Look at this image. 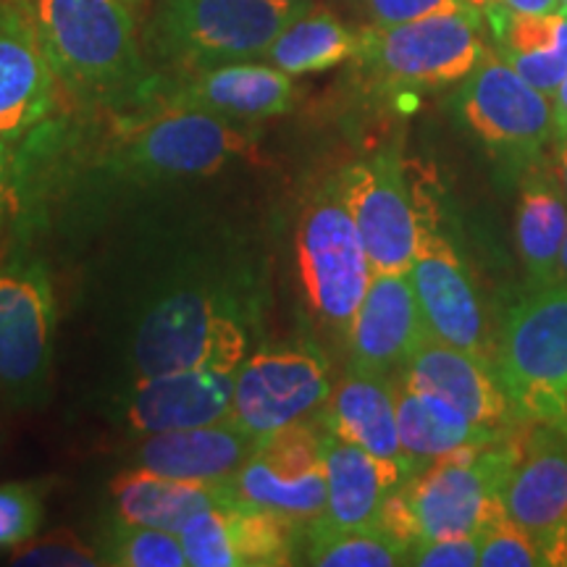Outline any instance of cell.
I'll return each mask as SVG.
<instances>
[{
  "label": "cell",
  "mask_w": 567,
  "mask_h": 567,
  "mask_svg": "<svg viewBox=\"0 0 567 567\" xmlns=\"http://www.w3.org/2000/svg\"><path fill=\"white\" fill-rule=\"evenodd\" d=\"M264 284L245 264H189L142 297L126 334L130 379L193 368H237L252 352Z\"/></svg>",
  "instance_id": "cell-1"
},
{
  "label": "cell",
  "mask_w": 567,
  "mask_h": 567,
  "mask_svg": "<svg viewBox=\"0 0 567 567\" xmlns=\"http://www.w3.org/2000/svg\"><path fill=\"white\" fill-rule=\"evenodd\" d=\"M61 90L92 105H140L161 95L142 59L137 13L124 0H27Z\"/></svg>",
  "instance_id": "cell-2"
},
{
  "label": "cell",
  "mask_w": 567,
  "mask_h": 567,
  "mask_svg": "<svg viewBox=\"0 0 567 567\" xmlns=\"http://www.w3.org/2000/svg\"><path fill=\"white\" fill-rule=\"evenodd\" d=\"M520 444L499 439L421 465L381 507L379 526L408 549L423 538L478 534L502 513L499 488Z\"/></svg>",
  "instance_id": "cell-3"
},
{
  "label": "cell",
  "mask_w": 567,
  "mask_h": 567,
  "mask_svg": "<svg viewBox=\"0 0 567 567\" xmlns=\"http://www.w3.org/2000/svg\"><path fill=\"white\" fill-rule=\"evenodd\" d=\"M310 6L313 0H158L153 51L179 74L255 61Z\"/></svg>",
  "instance_id": "cell-4"
},
{
  "label": "cell",
  "mask_w": 567,
  "mask_h": 567,
  "mask_svg": "<svg viewBox=\"0 0 567 567\" xmlns=\"http://www.w3.org/2000/svg\"><path fill=\"white\" fill-rule=\"evenodd\" d=\"M496 375L523 421L567 434V287L534 289L505 316Z\"/></svg>",
  "instance_id": "cell-5"
},
{
  "label": "cell",
  "mask_w": 567,
  "mask_h": 567,
  "mask_svg": "<svg viewBox=\"0 0 567 567\" xmlns=\"http://www.w3.org/2000/svg\"><path fill=\"white\" fill-rule=\"evenodd\" d=\"M484 9L434 13L408 24L363 27L354 61L386 90H423L463 82L484 61Z\"/></svg>",
  "instance_id": "cell-6"
},
{
  "label": "cell",
  "mask_w": 567,
  "mask_h": 567,
  "mask_svg": "<svg viewBox=\"0 0 567 567\" xmlns=\"http://www.w3.org/2000/svg\"><path fill=\"white\" fill-rule=\"evenodd\" d=\"M295 252L297 274L310 310L331 331L347 337L371 284L373 268L358 226L344 205L337 176L321 184L302 208Z\"/></svg>",
  "instance_id": "cell-7"
},
{
  "label": "cell",
  "mask_w": 567,
  "mask_h": 567,
  "mask_svg": "<svg viewBox=\"0 0 567 567\" xmlns=\"http://www.w3.org/2000/svg\"><path fill=\"white\" fill-rule=\"evenodd\" d=\"M55 316L53 279L45 264L24 252L0 260V396L13 408L45 402Z\"/></svg>",
  "instance_id": "cell-8"
},
{
  "label": "cell",
  "mask_w": 567,
  "mask_h": 567,
  "mask_svg": "<svg viewBox=\"0 0 567 567\" xmlns=\"http://www.w3.org/2000/svg\"><path fill=\"white\" fill-rule=\"evenodd\" d=\"M334 389L326 352L313 342L252 350L237 365L231 421L258 436L318 421Z\"/></svg>",
  "instance_id": "cell-9"
},
{
  "label": "cell",
  "mask_w": 567,
  "mask_h": 567,
  "mask_svg": "<svg viewBox=\"0 0 567 567\" xmlns=\"http://www.w3.org/2000/svg\"><path fill=\"white\" fill-rule=\"evenodd\" d=\"M247 126L200 111L161 109L126 134L118 166L145 179H203L250 158L255 137Z\"/></svg>",
  "instance_id": "cell-10"
},
{
  "label": "cell",
  "mask_w": 567,
  "mask_h": 567,
  "mask_svg": "<svg viewBox=\"0 0 567 567\" xmlns=\"http://www.w3.org/2000/svg\"><path fill=\"white\" fill-rule=\"evenodd\" d=\"M457 109L467 130L517 168H528L555 132L549 97L492 51L463 80Z\"/></svg>",
  "instance_id": "cell-11"
},
{
  "label": "cell",
  "mask_w": 567,
  "mask_h": 567,
  "mask_svg": "<svg viewBox=\"0 0 567 567\" xmlns=\"http://www.w3.org/2000/svg\"><path fill=\"white\" fill-rule=\"evenodd\" d=\"M234 502L310 528L326 515L321 425L300 423L266 436L260 450L226 481Z\"/></svg>",
  "instance_id": "cell-12"
},
{
  "label": "cell",
  "mask_w": 567,
  "mask_h": 567,
  "mask_svg": "<svg viewBox=\"0 0 567 567\" xmlns=\"http://www.w3.org/2000/svg\"><path fill=\"white\" fill-rule=\"evenodd\" d=\"M337 179L373 274H408L421 243V216L410 200L396 145L352 163Z\"/></svg>",
  "instance_id": "cell-13"
},
{
  "label": "cell",
  "mask_w": 567,
  "mask_h": 567,
  "mask_svg": "<svg viewBox=\"0 0 567 567\" xmlns=\"http://www.w3.org/2000/svg\"><path fill=\"white\" fill-rule=\"evenodd\" d=\"M502 509L534 542L544 565H567V434L542 425L520 444L499 488Z\"/></svg>",
  "instance_id": "cell-14"
},
{
  "label": "cell",
  "mask_w": 567,
  "mask_h": 567,
  "mask_svg": "<svg viewBox=\"0 0 567 567\" xmlns=\"http://www.w3.org/2000/svg\"><path fill=\"white\" fill-rule=\"evenodd\" d=\"M237 368H193L130 379L118 392V421L132 434L197 429L231 417Z\"/></svg>",
  "instance_id": "cell-15"
},
{
  "label": "cell",
  "mask_w": 567,
  "mask_h": 567,
  "mask_svg": "<svg viewBox=\"0 0 567 567\" xmlns=\"http://www.w3.org/2000/svg\"><path fill=\"white\" fill-rule=\"evenodd\" d=\"M295 76L271 63L234 61L161 84V109L200 111L237 124H258L292 111Z\"/></svg>",
  "instance_id": "cell-16"
},
{
  "label": "cell",
  "mask_w": 567,
  "mask_h": 567,
  "mask_svg": "<svg viewBox=\"0 0 567 567\" xmlns=\"http://www.w3.org/2000/svg\"><path fill=\"white\" fill-rule=\"evenodd\" d=\"M302 526L266 509L213 507L179 530L189 567H284L292 565Z\"/></svg>",
  "instance_id": "cell-17"
},
{
  "label": "cell",
  "mask_w": 567,
  "mask_h": 567,
  "mask_svg": "<svg viewBox=\"0 0 567 567\" xmlns=\"http://www.w3.org/2000/svg\"><path fill=\"white\" fill-rule=\"evenodd\" d=\"M27 0H0V140L13 142L40 126L61 95Z\"/></svg>",
  "instance_id": "cell-18"
},
{
  "label": "cell",
  "mask_w": 567,
  "mask_h": 567,
  "mask_svg": "<svg viewBox=\"0 0 567 567\" xmlns=\"http://www.w3.org/2000/svg\"><path fill=\"white\" fill-rule=\"evenodd\" d=\"M408 276L431 334L486 358V318L476 284L460 252L434 226L421 221V243Z\"/></svg>",
  "instance_id": "cell-19"
},
{
  "label": "cell",
  "mask_w": 567,
  "mask_h": 567,
  "mask_svg": "<svg viewBox=\"0 0 567 567\" xmlns=\"http://www.w3.org/2000/svg\"><path fill=\"white\" fill-rule=\"evenodd\" d=\"M400 381L417 392L442 396L473 423L486 425L496 434H507L517 417L502 389L499 375L484 354L446 344L431 331L417 342L408 363L402 365Z\"/></svg>",
  "instance_id": "cell-20"
},
{
  "label": "cell",
  "mask_w": 567,
  "mask_h": 567,
  "mask_svg": "<svg viewBox=\"0 0 567 567\" xmlns=\"http://www.w3.org/2000/svg\"><path fill=\"white\" fill-rule=\"evenodd\" d=\"M429 334L408 274H373L354 313L347 344L350 365L389 373L408 363L417 342Z\"/></svg>",
  "instance_id": "cell-21"
},
{
  "label": "cell",
  "mask_w": 567,
  "mask_h": 567,
  "mask_svg": "<svg viewBox=\"0 0 567 567\" xmlns=\"http://www.w3.org/2000/svg\"><path fill=\"white\" fill-rule=\"evenodd\" d=\"M264 439L226 417L197 429L140 436L132 450V463L158 476L226 484L260 450Z\"/></svg>",
  "instance_id": "cell-22"
},
{
  "label": "cell",
  "mask_w": 567,
  "mask_h": 567,
  "mask_svg": "<svg viewBox=\"0 0 567 567\" xmlns=\"http://www.w3.org/2000/svg\"><path fill=\"white\" fill-rule=\"evenodd\" d=\"M321 455L326 471V515L318 523L329 528L379 526L386 496L413 476L410 467L373 457L363 446L347 442L323 425Z\"/></svg>",
  "instance_id": "cell-23"
},
{
  "label": "cell",
  "mask_w": 567,
  "mask_h": 567,
  "mask_svg": "<svg viewBox=\"0 0 567 567\" xmlns=\"http://www.w3.org/2000/svg\"><path fill=\"white\" fill-rule=\"evenodd\" d=\"M318 423L347 442L363 446L373 457L405 465L413 473L417 471L402 452L396 425V381L389 373L350 365V371L331 389Z\"/></svg>",
  "instance_id": "cell-24"
},
{
  "label": "cell",
  "mask_w": 567,
  "mask_h": 567,
  "mask_svg": "<svg viewBox=\"0 0 567 567\" xmlns=\"http://www.w3.org/2000/svg\"><path fill=\"white\" fill-rule=\"evenodd\" d=\"M113 517L134 526L163 528L179 534L193 517L234 502L226 484L168 478L145 467L118 473L109 484Z\"/></svg>",
  "instance_id": "cell-25"
},
{
  "label": "cell",
  "mask_w": 567,
  "mask_h": 567,
  "mask_svg": "<svg viewBox=\"0 0 567 567\" xmlns=\"http://www.w3.org/2000/svg\"><path fill=\"white\" fill-rule=\"evenodd\" d=\"M484 19L496 53L530 87L555 97L567 76V13H515L499 3H486Z\"/></svg>",
  "instance_id": "cell-26"
},
{
  "label": "cell",
  "mask_w": 567,
  "mask_h": 567,
  "mask_svg": "<svg viewBox=\"0 0 567 567\" xmlns=\"http://www.w3.org/2000/svg\"><path fill=\"white\" fill-rule=\"evenodd\" d=\"M396 425H400L402 452L415 467L452 455V452L486 446L507 436L473 423L442 396L417 392L402 381H396Z\"/></svg>",
  "instance_id": "cell-27"
},
{
  "label": "cell",
  "mask_w": 567,
  "mask_h": 567,
  "mask_svg": "<svg viewBox=\"0 0 567 567\" xmlns=\"http://www.w3.org/2000/svg\"><path fill=\"white\" fill-rule=\"evenodd\" d=\"M567 231L565 189L547 172H534L523 184L515 210V239L534 289L557 284V260Z\"/></svg>",
  "instance_id": "cell-28"
},
{
  "label": "cell",
  "mask_w": 567,
  "mask_h": 567,
  "mask_svg": "<svg viewBox=\"0 0 567 567\" xmlns=\"http://www.w3.org/2000/svg\"><path fill=\"white\" fill-rule=\"evenodd\" d=\"M354 51H358V32H352L334 11L310 6L276 34L260 59L281 69L284 74L305 76L354 59Z\"/></svg>",
  "instance_id": "cell-29"
},
{
  "label": "cell",
  "mask_w": 567,
  "mask_h": 567,
  "mask_svg": "<svg viewBox=\"0 0 567 567\" xmlns=\"http://www.w3.org/2000/svg\"><path fill=\"white\" fill-rule=\"evenodd\" d=\"M408 544L381 526L329 528L323 523L308 528L305 563L318 567H394L405 565Z\"/></svg>",
  "instance_id": "cell-30"
},
{
  "label": "cell",
  "mask_w": 567,
  "mask_h": 567,
  "mask_svg": "<svg viewBox=\"0 0 567 567\" xmlns=\"http://www.w3.org/2000/svg\"><path fill=\"white\" fill-rule=\"evenodd\" d=\"M101 565L118 567H189L179 534L113 520L97 538Z\"/></svg>",
  "instance_id": "cell-31"
},
{
  "label": "cell",
  "mask_w": 567,
  "mask_h": 567,
  "mask_svg": "<svg viewBox=\"0 0 567 567\" xmlns=\"http://www.w3.org/2000/svg\"><path fill=\"white\" fill-rule=\"evenodd\" d=\"M42 488L38 484H0V549L32 542L42 526Z\"/></svg>",
  "instance_id": "cell-32"
},
{
  "label": "cell",
  "mask_w": 567,
  "mask_h": 567,
  "mask_svg": "<svg viewBox=\"0 0 567 567\" xmlns=\"http://www.w3.org/2000/svg\"><path fill=\"white\" fill-rule=\"evenodd\" d=\"M481 567H536L544 565L542 555L530 542V536L502 513H496L484 528L478 530Z\"/></svg>",
  "instance_id": "cell-33"
},
{
  "label": "cell",
  "mask_w": 567,
  "mask_h": 567,
  "mask_svg": "<svg viewBox=\"0 0 567 567\" xmlns=\"http://www.w3.org/2000/svg\"><path fill=\"white\" fill-rule=\"evenodd\" d=\"M11 563L27 567H92L101 565V557L95 547H87L76 536L51 534L40 542L34 536L32 542L13 549Z\"/></svg>",
  "instance_id": "cell-34"
},
{
  "label": "cell",
  "mask_w": 567,
  "mask_h": 567,
  "mask_svg": "<svg viewBox=\"0 0 567 567\" xmlns=\"http://www.w3.org/2000/svg\"><path fill=\"white\" fill-rule=\"evenodd\" d=\"M368 27H394L417 21L434 13L481 9L478 0H354Z\"/></svg>",
  "instance_id": "cell-35"
},
{
  "label": "cell",
  "mask_w": 567,
  "mask_h": 567,
  "mask_svg": "<svg viewBox=\"0 0 567 567\" xmlns=\"http://www.w3.org/2000/svg\"><path fill=\"white\" fill-rule=\"evenodd\" d=\"M481 559L478 534L423 538L408 549L405 565L415 567H473Z\"/></svg>",
  "instance_id": "cell-36"
},
{
  "label": "cell",
  "mask_w": 567,
  "mask_h": 567,
  "mask_svg": "<svg viewBox=\"0 0 567 567\" xmlns=\"http://www.w3.org/2000/svg\"><path fill=\"white\" fill-rule=\"evenodd\" d=\"M13 200H17V189H13V176H11L9 142L0 140V231H3L6 221H9Z\"/></svg>",
  "instance_id": "cell-37"
},
{
  "label": "cell",
  "mask_w": 567,
  "mask_h": 567,
  "mask_svg": "<svg viewBox=\"0 0 567 567\" xmlns=\"http://www.w3.org/2000/svg\"><path fill=\"white\" fill-rule=\"evenodd\" d=\"M486 3H499L502 9L515 11V13H557V11H563V0H486Z\"/></svg>",
  "instance_id": "cell-38"
},
{
  "label": "cell",
  "mask_w": 567,
  "mask_h": 567,
  "mask_svg": "<svg viewBox=\"0 0 567 567\" xmlns=\"http://www.w3.org/2000/svg\"><path fill=\"white\" fill-rule=\"evenodd\" d=\"M551 109H555V134L565 142L567 140V76H565V82L559 84V90L555 95V105H551Z\"/></svg>",
  "instance_id": "cell-39"
},
{
  "label": "cell",
  "mask_w": 567,
  "mask_h": 567,
  "mask_svg": "<svg viewBox=\"0 0 567 567\" xmlns=\"http://www.w3.org/2000/svg\"><path fill=\"white\" fill-rule=\"evenodd\" d=\"M557 284H565L567 287V231H565V243H563V250H559V260H557Z\"/></svg>",
  "instance_id": "cell-40"
},
{
  "label": "cell",
  "mask_w": 567,
  "mask_h": 567,
  "mask_svg": "<svg viewBox=\"0 0 567 567\" xmlns=\"http://www.w3.org/2000/svg\"><path fill=\"white\" fill-rule=\"evenodd\" d=\"M559 174H563V189H565V197H567V140H565L563 151H559Z\"/></svg>",
  "instance_id": "cell-41"
},
{
  "label": "cell",
  "mask_w": 567,
  "mask_h": 567,
  "mask_svg": "<svg viewBox=\"0 0 567 567\" xmlns=\"http://www.w3.org/2000/svg\"><path fill=\"white\" fill-rule=\"evenodd\" d=\"M124 3H126V6H130V9H132L134 13H140V9H142V6H145V0H124Z\"/></svg>",
  "instance_id": "cell-42"
},
{
  "label": "cell",
  "mask_w": 567,
  "mask_h": 567,
  "mask_svg": "<svg viewBox=\"0 0 567 567\" xmlns=\"http://www.w3.org/2000/svg\"><path fill=\"white\" fill-rule=\"evenodd\" d=\"M563 11L567 13V0H563Z\"/></svg>",
  "instance_id": "cell-43"
},
{
  "label": "cell",
  "mask_w": 567,
  "mask_h": 567,
  "mask_svg": "<svg viewBox=\"0 0 567 567\" xmlns=\"http://www.w3.org/2000/svg\"><path fill=\"white\" fill-rule=\"evenodd\" d=\"M484 3H486V0H478V6H481V9H484Z\"/></svg>",
  "instance_id": "cell-44"
}]
</instances>
